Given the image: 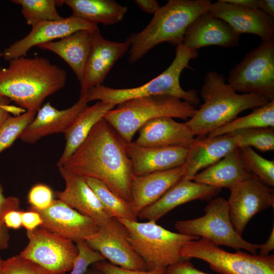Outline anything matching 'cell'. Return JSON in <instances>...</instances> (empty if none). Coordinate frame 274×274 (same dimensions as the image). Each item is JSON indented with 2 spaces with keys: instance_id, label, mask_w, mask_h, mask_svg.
Returning a JSON list of instances; mask_svg holds the SVG:
<instances>
[{
  "instance_id": "14",
  "label": "cell",
  "mask_w": 274,
  "mask_h": 274,
  "mask_svg": "<svg viewBox=\"0 0 274 274\" xmlns=\"http://www.w3.org/2000/svg\"><path fill=\"white\" fill-rule=\"evenodd\" d=\"M98 24L71 15L56 21H45L32 27L23 38L13 43L3 52L5 60L25 56L35 46L62 39L81 30L93 32L98 30Z\"/></svg>"
},
{
  "instance_id": "10",
  "label": "cell",
  "mask_w": 274,
  "mask_h": 274,
  "mask_svg": "<svg viewBox=\"0 0 274 274\" xmlns=\"http://www.w3.org/2000/svg\"><path fill=\"white\" fill-rule=\"evenodd\" d=\"M228 83L236 92L274 100V40L262 42L247 53L230 71Z\"/></svg>"
},
{
  "instance_id": "11",
  "label": "cell",
  "mask_w": 274,
  "mask_h": 274,
  "mask_svg": "<svg viewBox=\"0 0 274 274\" xmlns=\"http://www.w3.org/2000/svg\"><path fill=\"white\" fill-rule=\"evenodd\" d=\"M28 243L20 255L51 274H65L72 269L78 254L72 241L42 227L26 231Z\"/></svg>"
},
{
  "instance_id": "6",
  "label": "cell",
  "mask_w": 274,
  "mask_h": 274,
  "mask_svg": "<svg viewBox=\"0 0 274 274\" xmlns=\"http://www.w3.org/2000/svg\"><path fill=\"white\" fill-rule=\"evenodd\" d=\"M108 111L105 119L127 143L148 121L161 117L187 120L197 112L196 107L180 98L156 95L130 99Z\"/></svg>"
},
{
  "instance_id": "29",
  "label": "cell",
  "mask_w": 274,
  "mask_h": 274,
  "mask_svg": "<svg viewBox=\"0 0 274 274\" xmlns=\"http://www.w3.org/2000/svg\"><path fill=\"white\" fill-rule=\"evenodd\" d=\"M72 15L91 22L110 25L121 21L128 8L113 0H64Z\"/></svg>"
},
{
  "instance_id": "36",
  "label": "cell",
  "mask_w": 274,
  "mask_h": 274,
  "mask_svg": "<svg viewBox=\"0 0 274 274\" xmlns=\"http://www.w3.org/2000/svg\"><path fill=\"white\" fill-rule=\"evenodd\" d=\"M0 274H51L47 270L20 254L4 260Z\"/></svg>"
},
{
  "instance_id": "17",
  "label": "cell",
  "mask_w": 274,
  "mask_h": 274,
  "mask_svg": "<svg viewBox=\"0 0 274 274\" xmlns=\"http://www.w3.org/2000/svg\"><path fill=\"white\" fill-rule=\"evenodd\" d=\"M209 11L226 22L238 34L258 36L262 42L274 40V18L258 9H251L219 0Z\"/></svg>"
},
{
  "instance_id": "43",
  "label": "cell",
  "mask_w": 274,
  "mask_h": 274,
  "mask_svg": "<svg viewBox=\"0 0 274 274\" xmlns=\"http://www.w3.org/2000/svg\"><path fill=\"white\" fill-rule=\"evenodd\" d=\"M10 102L8 98L0 95V127L10 115V113L18 115L26 111L22 108L11 106Z\"/></svg>"
},
{
  "instance_id": "2",
  "label": "cell",
  "mask_w": 274,
  "mask_h": 274,
  "mask_svg": "<svg viewBox=\"0 0 274 274\" xmlns=\"http://www.w3.org/2000/svg\"><path fill=\"white\" fill-rule=\"evenodd\" d=\"M66 73L43 57L25 56L0 67V95L25 111L37 112L49 95L63 88Z\"/></svg>"
},
{
  "instance_id": "28",
  "label": "cell",
  "mask_w": 274,
  "mask_h": 274,
  "mask_svg": "<svg viewBox=\"0 0 274 274\" xmlns=\"http://www.w3.org/2000/svg\"><path fill=\"white\" fill-rule=\"evenodd\" d=\"M116 106L97 101L90 107H86L76 118L64 133L65 145L61 156L57 162L58 167L62 166L77 148L85 140L94 125L108 111Z\"/></svg>"
},
{
  "instance_id": "42",
  "label": "cell",
  "mask_w": 274,
  "mask_h": 274,
  "mask_svg": "<svg viewBox=\"0 0 274 274\" xmlns=\"http://www.w3.org/2000/svg\"><path fill=\"white\" fill-rule=\"evenodd\" d=\"M42 223L43 219L37 211L30 209L27 211H23L22 226L26 231L34 230L40 227Z\"/></svg>"
},
{
  "instance_id": "50",
  "label": "cell",
  "mask_w": 274,
  "mask_h": 274,
  "mask_svg": "<svg viewBox=\"0 0 274 274\" xmlns=\"http://www.w3.org/2000/svg\"><path fill=\"white\" fill-rule=\"evenodd\" d=\"M4 190L2 184L0 183V208L4 204L6 197H5L4 195Z\"/></svg>"
},
{
  "instance_id": "47",
  "label": "cell",
  "mask_w": 274,
  "mask_h": 274,
  "mask_svg": "<svg viewBox=\"0 0 274 274\" xmlns=\"http://www.w3.org/2000/svg\"><path fill=\"white\" fill-rule=\"evenodd\" d=\"M223 1L243 7L258 9L260 3V0H223Z\"/></svg>"
},
{
  "instance_id": "21",
  "label": "cell",
  "mask_w": 274,
  "mask_h": 274,
  "mask_svg": "<svg viewBox=\"0 0 274 274\" xmlns=\"http://www.w3.org/2000/svg\"><path fill=\"white\" fill-rule=\"evenodd\" d=\"M126 150L134 176L181 166L185 163L188 150L179 146L142 147L133 142L127 144Z\"/></svg>"
},
{
  "instance_id": "32",
  "label": "cell",
  "mask_w": 274,
  "mask_h": 274,
  "mask_svg": "<svg viewBox=\"0 0 274 274\" xmlns=\"http://www.w3.org/2000/svg\"><path fill=\"white\" fill-rule=\"evenodd\" d=\"M11 2L21 6V13L26 23L32 27L43 22L63 18L56 9L57 6L63 4V1L12 0Z\"/></svg>"
},
{
  "instance_id": "33",
  "label": "cell",
  "mask_w": 274,
  "mask_h": 274,
  "mask_svg": "<svg viewBox=\"0 0 274 274\" xmlns=\"http://www.w3.org/2000/svg\"><path fill=\"white\" fill-rule=\"evenodd\" d=\"M229 133L236 141L238 148L254 147L261 152L274 150V127L238 129Z\"/></svg>"
},
{
  "instance_id": "51",
  "label": "cell",
  "mask_w": 274,
  "mask_h": 274,
  "mask_svg": "<svg viewBox=\"0 0 274 274\" xmlns=\"http://www.w3.org/2000/svg\"><path fill=\"white\" fill-rule=\"evenodd\" d=\"M3 57V52L0 51V58Z\"/></svg>"
},
{
  "instance_id": "24",
  "label": "cell",
  "mask_w": 274,
  "mask_h": 274,
  "mask_svg": "<svg viewBox=\"0 0 274 274\" xmlns=\"http://www.w3.org/2000/svg\"><path fill=\"white\" fill-rule=\"evenodd\" d=\"M237 148L229 133L214 137L198 136L187 148L183 179L192 180L199 170L214 164Z\"/></svg>"
},
{
  "instance_id": "19",
  "label": "cell",
  "mask_w": 274,
  "mask_h": 274,
  "mask_svg": "<svg viewBox=\"0 0 274 274\" xmlns=\"http://www.w3.org/2000/svg\"><path fill=\"white\" fill-rule=\"evenodd\" d=\"M87 93L80 97L72 106L59 110L49 102L37 112L33 120L26 127L19 139L23 142L33 144L53 133H65L77 116L87 107Z\"/></svg>"
},
{
  "instance_id": "30",
  "label": "cell",
  "mask_w": 274,
  "mask_h": 274,
  "mask_svg": "<svg viewBox=\"0 0 274 274\" xmlns=\"http://www.w3.org/2000/svg\"><path fill=\"white\" fill-rule=\"evenodd\" d=\"M85 179L112 218L138 221V215L131 202L113 192L102 181L92 178Z\"/></svg>"
},
{
  "instance_id": "23",
  "label": "cell",
  "mask_w": 274,
  "mask_h": 274,
  "mask_svg": "<svg viewBox=\"0 0 274 274\" xmlns=\"http://www.w3.org/2000/svg\"><path fill=\"white\" fill-rule=\"evenodd\" d=\"M139 136L133 142L145 147L179 146L188 148L194 141V135L186 123H180L171 117L151 120L139 130Z\"/></svg>"
},
{
  "instance_id": "48",
  "label": "cell",
  "mask_w": 274,
  "mask_h": 274,
  "mask_svg": "<svg viewBox=\"0 0 274 274\" xmlns=\"http://www.w3.org/2000/svg\"><path fill=\"white\" fill-rule=\"evenodd\" d=\"M259 9L269 16L274 18V1L260 0Z\"/></svg>"
},
{
  "instance_id": "34",
  "label": "cell",
  "mask_w": 274,
  "mask_h": 274,
  "mask_svg": "<svg viewBox=\"0 0 274 274\" xmlns=\"http://www.w3.org/2000/svg\"><path fill=\"white\" fill-rule=\"evenodd\" d=\"M242 160L247 168L262 183L274 186V161L267 160L250 147L238 148Z\"/></svg>"
},
{
  "instance_id": "40",
  "label": "cell",
  "mask_w": 274,
  "mask_h": 274,
  "mask_svg": "<svg viewBox=\"0 0 274 274\" xmlns=\"http://www.w3.org/2000/svg\"><path fill=\"white\" fill-rule=\"evenodd\" d=\"M91 266L107 274H164L166 269L157 268L146 271L129 270L114 265L106 261L94 263Z\"/></svg>"
},
{
  "instance_id": "39",
  "label": "cell",
  "mask_w": 274,
  "mask_h": 274,
  "mask_svg": "<svg viewBox=\"0 0 274 274\" xmlns=\"http://www.w3.org/2000/svg\"><path fill=\"white\" fill-rule=\"evenodd\" d=\"M20 200L15 196L6 197L5 201L0 208V251L9 246L10 234L8 228L4 223V216L6 212L12 209H19ZM4 260L0 256V266Z\"/></svg>"
},
{
  "instance_id": "18",
  "label": "cell",
  "mask_w": 274,
  "mask_h": 274,
  "mask_svg": "<svg viewBox=\"0 0 274 274\" xmlns=\"http://www.w3.org/2000/svg\"><path fill=\"white\" fill-rule=\"evenodd\" d=\"M241 35L209 10L195 18L186 29L182 44L196 50L211 45L223 48L238 46Z\"/></svg>"
},
{
  "instance_id": "46",
  "label": "cell",
  "mask_w": 274,
  "mask_h": 274,
  "mask_svg": "<svg viewBox=\"0 0 274 274\" xmlns=\"http://www.w3.org/2000/svg\"><path fill=\"white\" fill-rule=\"evenodd\" d=\"M274 249V226H273L270 236L266 242L260 244L259 248L261 256H267L269 253Z\"/></svg>"
},
{
  "instance_id": "37",
  "label": "cell",
  "mask_w": 274,
  "mask_h": 274,
  "mask_svg": "<svg viewBox=\"0 0 274 274\" xmlns=\"http://www.w3.org/2000/svg\"><path fill=\"white\" fill-rule=\"evenodd\" d=\"M76 244L78 254L70 274H84L89 266L97 262L105 261V258L99 252L88 246L85 240L79 241Z\"/></svg>"
},
{
  "instance_id": "12",
  "label": "cell",
  "mask_w": 274,
  "mask_h": 274,
  "mask_svg": "<svg viewBox=\"0 0 274 274\" xmlns=\"http://www.w3.org/2000/svg\"><path fill=\"white\" fill-rule=\"evenodd\" d=\"M128 231L118 219L110 218L85 239L88 246L114 265L133 270H147L145 262L127 240Z\"/></svg>"
},
{
  "instance_id": "44",
  "label": "cell",
  "mask_w": 274,
  "mask_h": 274,
  "mask_svg": "<svg viewBox=\"0 0 274 274\" xmlns=\"http://www.w3.org/2000/svg\"><path fill=\"white\" fill-rule=\"evenodd\" d=\"M23 211L20 209H12L6 213L4 216V223L8 228L18 229L22 226Z\"/></svg>"
},
{
  "instance_id": "22",
  "label": "cell",
  "mask_w": 274,
  "mask_h": 274,
  "mask_svg": "<svg viewBox=\"0 0 274 274\" xmlns=\"http://www.w3.org/2000/svg\"><path fill=\"white\" fill-rule=\"evenodd\" d=\"M221 189L182 179L170 187L158 200L143 209L138 215L141 219L156 222L176 207L196 200H207Z\"/></svg>"
},
{
  "instance_id": "5",
  "label": "cell",
  "mask_w": 274,
  "mask_h": 274,
  "mask_svg": "<svg viewBox=\"0 0 274 274\" xmlns=\"http://www.w3.org/2000/svg\"><path fill=\"white\" fill-rule=\"evenodd\" d=\"M199 55L197 50L189 49L182 43L177 46L176 55L170 65L161 74L138 87L115 89L102 85L94 87L88 92L89 101L98 100L115 106L124 101L156 95H165L180 98L194 106L200 100L195 89L184 90L180 84L183 70L190 68L189 61Z\"/></svg>"
},
{
  "instance_id": "38",
  "label": "cell",
  "mask_w": 274,
  "mask_h": 274,
  "mask_svg": "<svg viewBox=\"0 0 274 274\" xmlns=\"http://www.w3.org/2000/svg\"><path fill=\"white\" fill-rule=\"evenodd\" d=\"M54 193L52 189L44 184H37L30 189L27 200L30 205V209L44 210L49 208L54 201Z\"/></svg>"
},
{
  "instance_id": "45",
  "label": "cell",
  "mask_w": 274,
  "mask_h": 274,
  "mask_svg": "<svg viewBox=\"0 0 274 274\" xmlns=\"http://www.w3.org/2000/svg\"><path fill=\"white\" fill-rule=\"evenodd\" d=\"M135 3L143 11L150 14H154L160 7L156 0H135Z\"/></svg>"
},
{
  "instance_id": "3",
  "label": "cell",
  "mask_w": 274,
  "mask_h": 274,
  "mask_svg": "<svg viewBox=\"0 0 274 274\" xmlns=\"http://www.w3.org/2000/svg\"><path fill=\"white\" fill-rule=\"evenodd\" d=\"M215 71L207 73L200 90L203 104L186 124L194 135L203 136L232 121L242 111L266 104L269 100L254 93L238 94Z\"/></svg>"
},
{
  "instance_id": "4",
  "label": "cell",
  "mask_w": 274,
  "mask_h": 274,
  "mask_svg": "<svg viewBox=\"0 0 274 274\" xmlns=\"http://www.w3.org/2000/svg\"><path fill=\"white\" fill-rule=\"evenodd\" d=\"M210 0H169L160 7L152 20L140 32L126 39L130 44L129 62L134 63L157 45L182 43L188 26L200 14L208 11Z\"/></svg>"
},
{
  "instance_id": "27",
  "label": "cell",
  "mask_w": 274,
  "mask_h": 274,
  "mask_svg": "<svg viewBox=\"0 0 274 274\" xmlns=\"http://www.w3.org/2000/svg\"><path fill=\"white\" fill-rule=\"evenodd\" d=\"M94 32L79 30L58 41L48 42L38 47L60 57L72 68L80 82L91 49Z\"/></svg>"
},
{
  "instance_id": "1",
  "label": "cell",
  "mask_w": 274,
  "mask_h": 274,
  "mask_svg": "<svg viewBox=\"0 0 274 274\" xmlns=\"http://www.w3.org/2000/svg\"><path fill=\"white\" fill-rule=\"evenodd\" d=\"M127 144L102 118L62 166L84 178L102 181L131 202V184L134 176Z\"/></svg>"
},
{
  "instance_id": "9",
  "label": "cell",
  "mask_w": 274,
  "mask_h": 274,
  "mask_svg": "<svg viewBox=\"0 0 274 274\" xmlns=\"http://www.w3.org/2000/svg\"><path fill=\"white\" fill-rule=\"evenodd\" d=\"M180 256L207 262L221 274H274V255L250 254L239 250L229 253L203 238L191 241L183 246Z\"/></svg>"
},
{
  "instance_id": "8",
  "label": "cell",
  "mask_w": 274,
  "mask_h": 274,
  "mask_svg": "<svg viewBox=\"0 0 274 274\" xmlns=\"http://www.w3.org/2000/svg\"><path fill=\"white\" fill-rule=\"evenodd\" d=\"M204 215L199 218L177 221L175 229L179 233L201 237L217 246H226L237 251L242 249L256 254L260 244L246 241L235 230L225 198L213 199L204 208Z\"/></svg>"
},
{
  "instance_id": "16",
  "label": "cell",
  "mask_w": 274,
  "mask_h": 274,
  "mask_svg": "<svg viewBox=\"0 0 274 274\" xmlns=\"http://www.w3.org/2000/svg\"><path fill=\"white\" fill-rule=\"evenodd\" d=\"M33 210L37 211L43 219L40 227L74 243L85 240L98 229V226L91 218L58 199H55L45 210Z\"/></svg>"
},
{
  "instance_id": "49",
  "label": "cell",
  "mask_w": 274,
  "mask_h": 274,
  "mask_svg": "<svg viewBox=\"0 0 274 274\" xmlns=\"http://www.w3.org/2000/svg\"><path fill=\"white\" fill-rule=\"evenodd\" d=\"M84 274H107L98 269L92 267L88 268Z\"/></svg>"
},
{
  "instance_id": "7",
  "label": "cell",
  "mask_w": 274,
  "mask_h": 274,
  "mask_svg": "<svg viewBox=\"0 0 274 274\" xmlns=\"http://www.w3.org/2000/svg\"><path fill=\"white\" fill-rule=\"evenodd\" d=\"M127 228V240L134 251L146 263L147 270L168 266L186 259L180 254L188 242L199 237L172 232L148 221L138 222L117 219Z\"/></svg>"
},
{
  "instance_id": "31",
  "label": "cell",
  "mask_w": 274,
  "mask_h": 274,
  "mask_svg": "<svg viewBox=\"0 0 274 274\" xmlns=\"http://www.w3.org/2000/svg\"><path fill=\"white\" fill-rule=\"evenodd\" d=\"M267 127H274V100L254 108L250 114L236 118L214 130L208 136L214 137L238 129Z\"/></svg>"
},
{
  "instance_id": "35",
  "label": "cell",
  "mask_w": 274,
  "mask_h": 274,
  "mask_svg": "<svg viewBox=\"0 0 274 274\" xmlns=\"http://www.w3.org/2000/svg\"><path fill=\"white\" fill-rule=\"evenodd\" d=\"M36 113V111H26L20 115L8 117L0 127V154L19 138Z\"/></svg>"
},
{
  "instance_id": "26",
  "label": "cell",
  "mask_w": 274,
  "mask_h": 274,
  "mask_svg": "<svg viewBox=\"0 0 274 274\" xmlns=\"http://www.w3.org/2000/svg\"><path fill=\"white\" fill-rule=\"evenodd\" d=\"M255 177L244 164L237 148L197 173L192 180L218 189L226 188L230 190L238 184Z\"/></svg>"
},
{
  "instance_id": "20",
  "label": "cell",
  "mask_w": 274,
  "mask_h": 274,
  "mask_svg": "<svg viewBox=\"0 0 274 274\" xmlns=\"http://www.w3.org/2000/svg\"><path fill=\"white\" fill-rule=\"evenodd\" d=\"M65 187L55 193L58 199L81 214L91 218L98 226L112 218L104 208L84 177L63 166L58 167Z\"/></svg>"
},
{
  "instance_id": "25",
  "label": "cell",
  "mask_w": 274,
  "mask_h": 274,
  "mask_svg": "<svg viewBox=\"0 0 274 274\" xmlns=\"http://www.w3.org/2000/svg\"><path fill=\"white\" fill-rule=\"evenodd\" d=\"M184 165L168 170L134 176L131 184V203L138 215L158 200L170 187L182 180Z\"/></svg>"
},
{
  "instance_id": "41",
  "label": "cell",
  "mask_w": 274,
  "mask_h": 274,
  "mask_svg": "<svg viewBox=\"0 0 274 274\" xmlns=\"http://www.w3.org/2000/svg\"><path fill=\"white\" fill-rule=\"evenodd\" d=\"M188 260H182L168 266L164 274H208L197 269Z\"/></svg>"
},
{
  "instance_id": "15",
  "label": "cell",
  "mask_w": 274,
  "mask_h": 274,
  "mask_svg": "<svg viewBox=\"0 0 274 274\" xmlns=\"http://www.w3.org/2000/svg\"><path fill=\"white\" fill-rule=\"evenodd\" d=\"M130 48V44L104 38L99 29L94 31L90 53L80 83V97L91 88L101 85L117 62Z\"/></svg>"
},
{
  "instance_id": "13",
  "label": "cell",
  "mask_w": 274,
  "mask_h": 274,
  "mask_svg": "<svg viewBox=\"0 0 274 274\" xmlns=\"http://www.w3.org/2000/svg\"><path fill=\"white\" fill-rule=\"evenodd\" d=\"M230 190L227 200L230 219L235 230L242 236L255 215L273 207V191L257 177L243 182Z\"/></svg>"
}]
</instances>
